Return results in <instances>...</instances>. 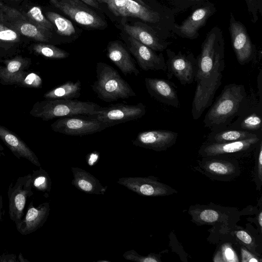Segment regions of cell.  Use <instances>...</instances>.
Masks as SVG:
<instances>
[{"label": "cell", "mask_w": 262, "mask_h": 262, "mask_svg": "<svg viewBox=\"0 0 262 262\" xmlns=\"http://www.w3.org/2000/svg\"><path fill=\"white\" fill-rule=\"evenodd\" d=\"M196 89L192 103L191 115L198 119L211 106L216 92L222 84L225 68V41L222 31L214 27L207 34L197 57Z\"/></svg>", "instance_id": "1"}, {"label": "cell", "mask_w": 262, "mask_h": 262, "mask_svg": "<svg viewBox=\"0 0 262 262\" xmlns=\"http://www.w3.org/2000/svg\"><path fill=\"white\" fill-rule=\"evenodd\" d=\"M249 106L244 85L236 83L227 84L205 115L203 120L204 126L211 131L227 128L233 119Z\"/></svg>", "instance_id": "2"}, {"label": "cell", "mask_w": 262, "mask_h": 262, "mask_svg": "<svg viewBox=\"0 0 262 262\" xmlns=\"http://www.w3.org/2000/svg\"><path fill=\"white\" fill-rule=\"evenodd\" d=\"M101 107L98 104L90 101L46 99L35 102L29 114L35 118L49 121L56 118L79 115L90 116L95 114Z\"/></svg>", "instance_id": "3"}, {"label": "cell", "mask_w": 262, "mask_h": 262, "mask_svg": "<svg viewBox=\"0 0 262 262\" xmlns=\"http://www.w3.org/2000/svg\"><path fill=\"white\" fill-rule=\"evenodd\" d=\"M96 73L97 80L91 87L97 97L102 101L111 102L136 96L129 83L110 65L97 62Z\"/></svg>", "instance_id": "4"}, {"label": "cell", "mask_w": 262, "mask_h": 262, "mask_svg": "<svg viewBox=\"0 0 262 262\" xmlns=\"http://www.w3.org/2000/svg\"><path fill=\"white\" fill-rule=\"evenodd\" d=\"M146 113V107L142 103L134 105L118 103L107 107H101L95 114L87 117L98 120L107 127L119 123L142 118Z\"/></svg>", "instance_id": "5"}, {"label": "cell", "mask_w": 262, "mask_h": 262, "mask_svg": "<svg viewBox=\"0 0 262 262\" xmlns=\"http://www.w3.org/2000/svg\"><path fill=\"white\" fill-rule=\"evenodd\" d=\"M51 3L73 20L88 28L100 29L106 22L87 5L79 0H49Z\"/></svg>", "instance_id": "6"}, {"label": "cell", "mask_w": 262, "mask_h": 262, "mask_svg": "<svg viewBox=\"0 0 262 262\" xmlns=\"http://www.w3.org/2000/svg\"><path fill=\"white\" fill-rule=\"evenodd\" d=\"M32 188L31 173L19 177L8 187L9 215L15 224L24 217L26 202L33 194Z\"/></svg>", "instance_id": "7"}, {"label": "cell", "mask_w": 262, "mask_h": 262, "mask_svg": "<svg viewBox=\"0 0 262 262\" xmlns=\"http://www.w3.org/2000/svg\"><path fill=\"white\" fill-rule=\"evenodd\" d=\"M166 61L167 77H176L182 85L193 83L197 71V59L192 53H176L170 49L166 50Z\"/></svg>", "instance_id": "8"}, {"label": "cell", "mask_w": 262, "mask_h": 262, "mask_svg": "<svg viewBox=\"0 0 262 262\" xmlns=\"http://www.w3.org/2000/svg\"><path fill=\"white\" fill-rule=\"evenodd\" d=\"M87 118L75 116L59 118L51 124V127L55 132L70 136L93 134L107 128L101 122Z\"/></svg>", "instance_id": "9"}, {"label": "cell", "mask_w": 262, "mask_h": 262, "mask_svg": "<svg viewBox=\"0 0 262 262\" xmlns=\"http://www.w3.org/2000/svg\"><path fill=\"white\" fill-rule=\"evenodd\" d=\"M229 32L233 50L236 59L241 65L251 61L255 51L246 28L239 21L236 20L231 13L229 20Z\"/></svg>", "instance_id": "10"}, {"label": "cell", "mask_w": 262, "mask_h": 262, "mask_svg": "<svg viewBox=\"0 0 262 262\" xmlns=\"http://www.w3.org/2000/svg\"><path fill=\"white\" fill-rule=\"evenodd\" d=\"M106 4L112 12L117 16L133 17L143 21L155 23L159 21V14L145 4L135 0H96Z\"/></svg>", "instance_id": "11"}, {"label": "cell", "mask_w": 262, "mask_h": 262, "mask_svg": "<svg viewBox=\"0 0 262 262\" xmlns=\"http://www.w3.org/2000/svg\"><path fill=\"white\" fill-rule=\"evenodd\" d=\"M261 141V136H257L225 143L206 142L201 146L199 154L208 157L244 153L256 147Z\"/></svg>", "instance_id": "12"}, {"label": "cell", "mask_w": 262, "mask_h": 262, "mask_svg": "<svg viewBox=\"0 0 262 262\" xmlns=\"http://www.w3.org/2000/svg\"><path fill=\"white\" fill-rule=\"evenodd\" d=\"M128 48L136 58L140 68L145 71L162 70L166 71V61L162 53L155 51L131 36L128 38Z\"/></svg>", "instance_id": "13"}, {"label": "cell", "mask_w": 262, "mask_h": 262, "mask_svg": "<svg viewBox=\"0 0 262 262\" xmlns=\"http://www.w3.org/2000/svg\"><path fill=\"white\" fill-rule=\"evenodd\" d=\"M178 135L177 133L168 130H146L140 132L132 142L136 146L162 151L175 144Z\"/></svg>", "instance_id": "14"}, {"label": "cell", "mask_w": 262, "mask_h": 262, "mask_svg": "<svg viewBox=\"0 0 262 262\" xmlns=\"http://www.w3.org/2000/svg\"><path fill=\"white\" fill-rule=\"evenodd\" d=\"M145 84L149 94L165 104L179 107L180 102L173 83L161 78H145Z\"/></svg>", "instance_id": "15"}, {"label": "cell", "mask_w": 262, "mask_h": 262, "mask_svg": "<svg viewBox=\"0 0 262 262\" xmlns=\"http://www.w3.org/2000/svg\"><path fill=\"white\" fill-rule=\"evenodd\" d=\"M49 210V204L48 203H44L35 207L33 201H31L25 216L16 224L17 230L24 235L35 232L45 223Z\"/></svg>", "instance_id": "16"}, {"label": "cell", "mask_w": 262, "mask_h": 262, "mask_svg": "<svg viewBox=\"0 0 262 262\" xmlns=\"http://www.w3.org/2000/svg\"><path fill=\"white\" fill-rule=\"evenodd\" d=\"M119 182L130 189L146 196H165L176 192L169 186L148 178H126L120 180Z\"/></svg>", "instance_id": "17"}, {"label": "cell", "mask_w": 262, "mask_h": 262, "mask_svg": "<svg viewBox=\"0 0 262 262\" xmlns=\"http://www.w3.org/2000/svg\"><path fill=\"white\" fill-rule=\"evenodd\" d=\"M0 139L18 159H26L40 167V163L34 151L15 133L0 124Z\"/></svg>", "instance_id": "18"}, {"label": "cell", "mask_w": 262, "mask_h": 262, "mask_svg": "<svg viewBox=\"0 0 262 262\" xmlns=\"http://www.w3.org/2000/svg\"><path fill=\"white\" fill-rule=\"evenodd\" d=\"M106 50L108 58L125 76L132 74L137 76L140 73L130 54L119 41L110 42Z\"/></svg>", "instance_id": "19"}, {"label": "cell", "mask_w": 262, "mask_h": 262, "mask_svg": "<svg viewBox=\"0 0 262 262\" xmlns=\"http://www.w3.org/2000/svg\"><path fill=\"white\" fill-rule=\"evenodd\" d=\"M212 5H207L195 9L177 29L185 37L194 39L198 37L199 30L205 25L207 19L214 13Z\"/></svg>", "instance_id": "20"}, {"label": "cell", "mask_w": 262, "mask_h": 262, "mask_svg": "<svg viewBox=\"0 0 262 262\" xmlns=\"http://www.w3.org/2000/svg\"><path fill=\"white\" fill-rule=\"evenodd\" d=\"M124 30L129 36L155 51H162L169 45L168 42L159 38L151 29L146 27L124 24Z\"/></svg>", "instance_id": "21"}, {"label": "cell", "mask_w": 262, "mask_h": 262, "mask_svg": "<svg viewBox=\"0 0 262 262\" xmlns=\"http://www.w3.org/2000/svg\"><path fill=\"white\" fill-rule=\"evenodd\" d=\"M228 128L261 135V104L257 107L249 106Z\"/></svg>", "instance_id": "22"}, {"label": "cell", "mask_w": 262, "mask_h": 262, "mask_svg": "<svg viewBox=\"0 0 262 262\" xmlns=\"http://www.w3.org/2000/svg\"><path fill=\"white\" fill-rule=\"evenodd\" d=\"M4 85H16L25 88L40 89L42 79L37 73L28 70L16 73L0 81Z\"/></svg>", "instance_id": "23"}, {"label": "cell", "mask_w": 262, "mask_h": 262, "mask_svg": "<svg viewBox=\"0 0 262 262\" xmlns=\"http://www.w3.org/2000/svg\"><path fill=\"white\" fill-rule=\"evenodd\" d=\"M257 136H261V135L248 131L227 128L217 131H211L207 136L206 142L225 143L245 140Z\"/></svg>", "instance_id": "24"}, {"label": "cell", "mask_w": 262, "mask_h": 262, "mask_svg": "<svg viewBox=\"0 0 262 262\" xmlns=\"http://www.w3.org/2000/svg\"><path fill=\"white\" fill-rule=\"evenodd\" d=\"M81 91L79 80L75 82L69 81L47 92L43 97L45 99H73L80 97Z\"/></svg>", "instance_id": "25"}, {"label": "cell", "mask_w": 262, "mask_h": 262, "mask_svg": "<svg viewBox=\"0 0 262 262\" xmlns=\"http://www.w3.org/2000/svg\"><path fill=\"white\" fill-rule=\"evenodd\" d=\"M0 62L4 64L0 65L1 81L16 73L28 70L31 65L32 61L31 58L15 55L11 58L0 60Z\"/></svg>", "instance_id": "26"}, {"label": "cell", "mask_w": 262, "mask_h": 262, "mask_svg": "<svg viewBox=\"0 0 262 262\" xmlns=\"http://www.w3.org/2000/svg\"><path fill=\"white\" fill-rule=\"evenodd\" d=\"M203 165L208 172L218 176H227L232 174L235 170L234 165L231 162L212 157H205Z\"/></svg>", "instance_id": "27"}, {"label": "cell", "mask_w": 262, "mask_h": 262, "mask_svg": "<svg viewBox=\"0 0 262 262\" xmlns=\"http://www.w3.org/2000/svg\"><path fill=\"white\" fill-rule=\"evenodd\" d=\"M30 50L35 54L51 59H61L68 57L70 54L53 45L43 42L37 43L30 47Z\"/></svg>", "instance_id": "28"}, {"label": "cell", "mask_w": 262, "mask_h": 262, "mask_svg": "<svg viewBox=\"0 0 262 262\" xmlns=\"http://www.w3.org/2000/svg\"><path fill=\"white\" fill-rule=\"evenodd\" d=\"M15 30L22 35L41 42H48L49 36L46 31L42 30L31 22L23 21L14 26Z\"/></svg>", "instance_id": "29"}, {"label": "cell", "mask_w": 262, "mask_h": 262, "mask_svg": "<svg viewBox=\"0 0 262 262\" xmlns=\"http://www.w3.org/2000/svg\"><path fill=\"white\" fill-rule=\"evenodd\" d=\"M48 20L57 28V32L61 36H70L75 33V28L72 22L63 16L54 12L46 13Z\"/></svg>", "instance_id": "30"}, {"label": "cell", "mask_w": 262, "mask_h": 262, "mask_svg": "<svg viewBox=\"0 0 262 262\" xmlns=\"http://www.w3.org/2000/svg\"><path fill=\"white\" fill-rule=\"evenodd\" d=\"M26 14L30 22L42 30L48 32L53 28L52 24L43 15L39 7H32Z\"/></svg>", "instance_id": "31"}, {"label": "cell", "mask_w": 262, "mask_h": 262, "mask_svg": "<svg viewBox=\"0 0 262 262\" xmlns=\"http://www.w3.org/2000/svg\"><path fill=\"white\" fill-rule=\"evenodd\" d=\"M31 174L32 187L43 192L50 190V179L46 171L41 167L33 170Z\"/></svg>", "instance_id": "32"}, {"label": "cell", "mask_w": 262, "mask_h": 262, "mask_svg": "<svg viewBox=\"0 0 262 262\" xmlns=\"http://www.w3.org/2000/svg\"><path fill=\"white\" fill-rule=\"evenodd\" d=\"M220 217L219 213L217 211L211 209L202 210L198 215V219L200 221L208 224L215 223L219 220Z\"/></svg>", "instance_id": "33"}, {"label": "cell", "mask_w": 262, "mask_h": 262, "mask_svg": "<svg viewBox=\"0 0 262 262\" xmlns=\"http://www.w3.org/2000/svg\"><path fill=\"white\" fill-rule=\"evenodd\" d=\"M247 5L248 10L251 17L253 23L258 19V3L257 0H245Z\"/></svg>", "instance_id": "34"}, {"label": "cell", "mask_w": 262, "mask_h": 262, "mask_svg": "<svg viewBox=\"0 0 262 262\" xmlns=\"http://www.w3.org/2000/svg\"><path fill=\"white\" fill-rule=\"evenodd\" d=\"M76 184L82 190L86 192H91L93 189V184L90 179L84 176H78L76 179Z\"/></svg>", "instance_id": "35"}, {"label": "cell", "mask_w": 262, "mask_h": 262, "mask_svg": "<svg viewBox=\"0 0 262 262\" xmlns=\"http://www.w3.org/2000/svg\"><path fill=\"white\" fill-rule=\"evenodd\" d=\"M235 234L237 238L245 244L250 245L252 243L251 236L245 231H237L236 232Z\"/></svg>", "instance_id": "36"}, {"label": "cell", "mask_w": 262, "mask_h": 262, "mask_svg": "<svg viewBox=\"0 0 262 262\" xmlns=\"http://www.w3.org/2000/svg\"><path fill=\"white\" fill-rule=\"evenodd\" d=\"M258 176L259 180H261L262 177V141L258 145Z\"/></svg>", "instance_id": "37"}, {"label": "cell", "mask_w": 262, "mask_h": 262, "mask_svg": "<svg viewBox=\"0 0 262 262\" xmlns=\"http://www.w3.org/2000/svg\"><path fill=\"white\" fill-rule=\"evenodd\" d=\"M0 262H18L15 254L4 253L0 255Z\"/></svg>", "instance_id": "38"}, {"label": "cell", "mask_w": 262, "mask_h": 262, "mask_svg": "<svg viewBox=\"0 0 262 262\" xmlns=\"http://www.w3.org/2000/svg\"><path fill=\"white\" fill-rule=\"evenodd\" d=\"M242 261L249 262H257L258 260L252 254L245 249H242Z\"/></svg>", "instance_id": "39"}, {"label": "cell", "mask_w": 262, "mask_h": 262, "mask_svg": "<svg viewBox=\"0 0 262 262\" xmlns=\"http://www.w3.org/2000/svg\"><path fill=\"white\" fill-rule=\"evenodd\" d=\"M136 260L142 261V262H158L159 260L155 257L152 256H148L147 257H138Z\"/></svg>", "instance_id": "40"}, {"label": "cell", "mask_w": 262, "mask_h": 262, "mask_svg": "<svg viewBox=\"0 0 262 262\" xmlns=\"http://www.w3.org/2000/svg\"><path fill=\"white\" fill-rule=\"evenodd\" d=\"M87 5H89L95 8L99 9V6L97 2L94 0H80Z\"/></svg>", "instance_id": "41"}, {"label": "cell", "mask_w": 262, "mask_h": 262, "mask_svg": "<svg viewBox=\"0 0 262 262\" xmlns=\"http://www.w3.org/2000/svg\"><path fill=\"white\" fill-rule=\"evenodd\" d=\"M261 70H260L259 74L258 76V88L259 89V95H260V100L259 103L261 104Z\"/></svg>", "instance_id": "42"}, {"label": "cell", "mask_w": 262, "mask_h": 262, "mask_svg": "<svg viewBox=\"0 0 262 262\" xmlns=\"http://www.w3.org/2000/svg\"><path fill=\"white\" fill-rule=\"evenodd\" d=\"M98 156L96 154H92L89 160V164L93 165L97 160Z\"/></svg>", "instance_id": "43"}, {"label": "cell", "mask_w": 262, "mask_h": 262, "mask_svg": "<svg viewBox=\"0 0 262 262\" xmlns=\"http://www.w3.org/2000/svg\"><path fill=\"white\" fill-rule=\"evenodd\" d=\"M18 262H30L28 260L24 258L21 253H20L17 257Z\"/></svg>", "instance_id": "44"}, {"label": "cell", "mask_w": 262, "mask_h": 262, "mask_svg": "<svg viewBox=\"0 0 262 262\" xmlns=\"http://www.w3.org/2000/svg\"><path fill=\"white\" fill-rule=\"evenodd\" d=\"M258 223L259 224V225L260 226V229H261L262 227V212L260 211L258 215Z\"/></svg>", "instance_id": "45"}, {"label": "cell", "mask_w": 262, "mask_h": 262, "mask_svg": "<svg viewBox=\"0 0 262 262\" xmlns=\"http://www.w3.org/2000/svg\"><path fill=\"white\" fill-rule=\"evenodd\" d=\"M3 197L1 195V194L0 193V222L1 221V219H2V208H3Z\"/></svg>", "instance_id": "46"}, {"label": "cell", "mask_w": 262, "mask_h": 262, "mask_svg": "<svg viewBox=\"0 0 262 262\" xmlns=\"http://www.w3.org/2000/svg\"><path fill=\"white\" fill-rule=\"evenodd\" d=\"M4 147H3V146L0 144V164H1V158L2 156H4Z\"/></svg>", "instance_id": "47"}, {"label": "cell", "mask_w": 262, "mask_h": 262, "mask_svg": "<svg viewBox=\"0 0 262 262\" xmlns=\"http://www.w3.org/2000/svg\"><path fill=\"white\" fill-rule=\"evenodd\" d=\"M135 1H136L140 3H142V4H144V3L142 1V0H135Z\"/></svg>", "instance_id": "48"}, {"label": "cell", "mask_w": 262, "mask_h": 262, "mask_svg": "<svg viewBox=\"0 0 262 262\" xmlns=\"http://www.w3.org/2000/svg\"><path fill=\"white\" fill-rule=\"evenodd\" d=\"M11 1H18V0H11Z\"/></svg>", "instance_id": "49"}]
</instances>
